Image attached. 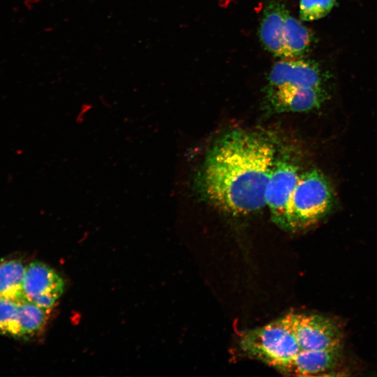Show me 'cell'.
Masks as SVG:
<instances>
[{"mask_svg": "<svg viewBox=\"0 0 377 377\" xmlns=\"http://www.w3.org/2000/svg\"><path fill=\"white\" fill-rule=\"evenodd\" d=\"M276 156L274 143L263 135L228 132L207 153L198 176L200 193L231 216L256 212L266 206V186Z\"/></svg>", "mask_w": 377, "mask_h": 377, "instance_id": "1", "label": "cell"}, {"mask_svg": "<svg viewBox=\"0 0 377 377\" xmlns=\"http://www.w3.org/2000/svg\"><path fill=\"white\" fill-rule=\"evenodd\" d=\"M341 348L326 350H303L276 370L290 376L327 375L337 365Z\"/></svg>", "mask_w": 377, "mask_h": 377, "instance_id": "9", "label": "cell"}, {"mask_svg": "<svg viewBox=\"0 0 377 377\" xmlns=\"http://www.w3.org/2000/svg\"><path fill=\"white\" fill-rule=\"evenodd\" d=\"M327 96L324 87H286L265 90L267 106L273 113L304 112L318 109Z\"/></svg>", "mask_w": 377, "mask_h": 377, "instance_id": "8", "label": "cell"}, {"mask_svg": "<svg viewBox=\"0 0 377 377\" xmlns=\"http://www.w3.org/2000/svg\"><path fill=\"white\" fill-rule=\"evenodd\" d=\"M288 13L285 4L280 0H267L258 29L259 38L264 48L281 59L284 25Z\"/></svg>", "mask_w": 377, "mask_h": 377, "instance_id": "10", "label": "cell"}, {"mask_svg": "<svg viewBox=\"0 0 377 377\" xmlns=\"http://www.w3.org/2000/svg\"><path fill=\"white\" fill-rule=\"evenodd\" d=\"M325 75L319 64L301 58H283L272 67L265 90L286 87H324Z\"/></svg>", "mask_w": 377, "mask_h": 377, "instance_id": "6", "label": "cell"}, {"mask_svg": "<svg viewBox=\"0 0 377 377\" xmlns=\"http://www.w3.org/2000/svg\"><path fill=\"white\" fill-rule=\"evenodd\" d=\"M64 290L63 279L48 265L36 261L27 265L22 285L25 300L51 310Z\"/></svg>", "mask_w": 377, "mask_h": 377, "instance_id": "7", "label": "cell"}, {"mask_svg": "<svg viewBox=\"0 0 377 377\" xmlns=\"http://www.w3.org/2000/svg\"><path fill=\"white\" fill-rule=\"evenodd\" d=\"M240 346L246 355L276 369L302 351L284 316L244 333Z\"/></svg>", "mask_w": 377, "mask_h": 377, "instance_id": "3", "label": "cell"}, {"mask_svg": "<svg viewBox=\"0 0 377 377\" xmlns=\"http://www.w3.org/2000/svg\"><path fill=\"white\" fill-rule=\"evenodd\" d=\"M20 302L0 298V333L19 338Z\"/></svg>", "mask_w": 377, "mask_h": 377, "instance_id": "14", "label": "cell"}, {"mask_svg": "<svg viewBox=\"0 0 377 377\" xmlns=\"http://www.w3.org/2000/svg\"><path fill=\"white\" fill-rule=\"evenodd\" d=\"M332 204L333 194L325 176L316 168L302 172L288 205L289 230L314 224Z\"/></svg>", "mask_w": 377, "mask_h": 377, "instance_id": "2", "label": "cell"}, {"mask_svg": "<svg viewBox=\"0 0 377 377\" xmlns=\"http://www.w3.org/2000/svg\"><path fill=\"white\" fill-rule=\"evenodd\" d=\"M285 318L302 350H326L341 348L343 334L332 320L319 315L290 313Z\"/></svg>", "mask_w": 377, "mask_h": 377, "instance_id": "5", "label": "cell"}, {"mask_svg": "<svg viewBox=\"0 0 377 377\" xmlns=\"http://www.w3.org/2000/svg\"><path fill=\"white\" fill-rule=\"evenodd\" d=\"M26 267L18 259L0 261V298L17 302L25 300L22 285Z\"/></svg>", "mask_w": 377, "mask_h": 377, "instance_id": "12", "label": "cell"}, {"mask_svg": "<svg viewBox=\"0 0 377 377\" xmlns=\"http://www.w3.org/2000/svg\"><path fill=\"white\" fill-rule=\"evenodd\" d=\"M302 172L288 156H276L269 175L265 193V205L274 222L289 230L288 205Z\"/></svg>", "mask_w": 377, "mask_h": 377, "instance_id": "4", "label": "cell"}, {"mask_svg": "<svg viewBox=\"0 0 377 377\" xmlns=\"http://www.w3.org/2000/svg\"><path fill=\"white\" fill-rule=\"evenodd\" d=\"M337 0H300V17L309 22L327 15L336 6Z\"/></svg>", "mask_w": 377, "mask_h": 377, "instance_id": "15", "label": "cell"}, {"mask_svg": "<svg viewBox=\"0 0 377 377\" xmlns=\"http://www.w3.org/2000/svg\"><path fill=\"white\" fill-rule=\"evenodd\" d=\"M313 41L311 31L288 13L284 25L282 59L302 57L309 51Z\"/></svg>", "mask_w": 377, "mask_h": 377, "instance_id": "11", "label": "cell"}, {"mask_svg": "<svg viewBox=\"0 0 377 377\" xmlns=\"http://www.w3.org/2000/svg\"><path fill=\"white\" fill-rule=\"evenodd\" d=\"M50 310L29 301L19 303V338H31L41 332L45 327Z\"/></svg>", "mask_w": 377, "mask_h": 377, "instance_id": "13", "label": "cell"}]
</instances>
